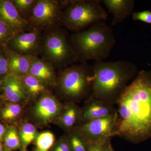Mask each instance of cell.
Segmentation results:
<instances>
[{
    "label": "cell",
    "instance_id": "1",
    "mask_svg": "<svg viewBox=\"0 0 151 151\" xmlns=\"http://www.w3.org/2000/svg\"><path fill=\"white\" fill-rule=\"evenodd\" d=\"M115 136L133 144L151 138V70H142L116 102Z\"/></svg>",
    "mask_w": 151,
    "mask_h": 151
},
{
    "label": "cell",
    "instance_id": "2",
    "mask_svg": "<svg viewBox=\"0 0 151 151\" xmlns=\"http://www.w3.org/2000/svg\"><path fill=\"white\" fill-rule=\"evenodd\" d=\"M92 66V92L89 97L113 105L139 72L134 63L126 60L97 61Z\"/></svg>",
    "mask_w": 151,
    "mask_h": 151
},
{
    "label": "cell",
    "instance_id": "3",
    "mask_svg": "<svg viewBox=\"0 0 151 151\" xmlns=\"http://www.w3.org/2000/svg\"><path fill=\"white\" fill-rule=\"evenodd\" d=\"M69 43L80 63L93 60L102 61L110 56L116 44L112 27L105 21L92 25L88 28L69 37Z\"/></svg>",
    "mask_w": 151,
    "mask_h": 151
},
{
    "label": "cell",
    "instance_id": "4",
    "mask_svg": "<svg viewBox=\"0 0 151 151\" xmlns=\"http://www.w3.org/2000/svg\"><path fill=\"white\" fill-rule=\"evenodd\" d=\"M108 17L102 0H66L61 25L74 33L105 22Z\"/></svg>",
    "mask_w": 151,
    "mask_h": 151
},
{
    "label": "cell",
    "instance_id": "5",
    "mask_svg": "<svg viewBox=\"0 0 151 151\" xmlns=\"http://www.w3.org/2000/svg\"><path fill=\"white\" fill-rule=\"evenodd\" d=\"M40 54L53 67L63 69L77 62L67 31L59 26L45 30Z\"/></svg>",
    "mask_w": 151,
    "mask_h": 151
},
{
    "label": "cell",
    "instance_id": "6",
    "mask_svg": "<svg viewBox=\"0 0 151 151\" xmlns=\"http://www.w3.org/2000/svg\"><path fill=\"white\" fill-rule=\"evenodd\" d=\"M92 75V65L87 63L72 64L62 69L59 78L60 89L64 96L72 100L87 94L90 96Z\"/></svg>",
    "mask_w": 151,
    "mask_h": 151
},
{
    "label": "cell",
    "instance_id": "7",
    "mask_svg": "<svg viewBox=\"0 0 151 151\" xmlns=\"http://www.w3.org/2000/svg\"><path fill=\"white\" fill-rule=\"evenodd\" d=\"M65 1L36 0L27 22L32 29L45 30L61 25Z\"/></svg>",
    "mask_w": 151,
    "mask_h": 151
},
{
    "label": "cell",
    "instance_id": "8",
    "mask_svg": "<svg viewBox=\"0 0 151 151\" xmlns=\"http://www.w3.org/2000/svg\"><path fill=\"white\" fill-rule=\"evenodd\" d=\"M117 114L83 123L77 128L87 143L103 145L115 137Z\"/></svg>",
    "mask_w": 151,
    "mask_h": 151
},
{
    "label": "cell",
    "instance_id": "9",
    "mask_svg": "<svg viewBox=\"0 0 151 151\" xmlns=\"http://www.w3.org/2000/svg\"><path fill=\"white\" fill-rule=\"evenodd\" d=\"M42 41V31L32 29L29 31L17 34L8 45H10L11 49L22 55L37 56L40 53Z\"/></svg>",
    "mask_w": 151,
    "mask_h": 151
},
{
    "label": "cell",
    "instance_id": "10",
    "mask_svg": "<svg viewBox=\"0 0 151 151\" xmlns=\"http://www.w3.org/2000/svg\"><path fill=\"white\" fill-rule=\"evenodd\" d=\"M0 20L9 25L17 34L32 29L28 22L20 15L12 1H0Z\"/></svg>",
    "mask_w": 151,
    "mask_h": 151
},
{
    "label": "cell",
    "instance_id": "11",
    "mask_svg": "<svg viewBox=\"0 0 151 151\" xmlns=\"http://www.w3.org/2000/svg\"><path fill=\"white\" fill-rule=\"evenodd\" d=\"M116 112L117 109L114 105L89 97L88 103L81 113V117L84 123L112 116Z\"/></svg>",
    "mask_w": 151,
    "mask_h": 151
},
{
    "label": "cell",
    "instance_id": "12",
    "mask_svg": "<svg viewBox=\"0 0 151 151\" xmlns=\"http://www.w3.org/2000/svg\"><path fill=\"white\" fill-rule=\"evenodd\" d=\"M109 13L113 15L111 26L121 23L132 15L134 9V0H102Z\"/></svg>",
    "mask_w": 151,
    "mask_h": 151
},
{
    "label": "cell",
    "instance_id": "13",
    "mask_svg": "<svg viewBox=\"0 0 151 151\" xmlns=\"http://www.w3.org/2000/svg\"><path fill=\"white\" fill-rule=\"evenodd\" d=\"M2 49L7 60L9 73L20 77L28 74L34 56L22 55L7 46L2 47Z\"/></svg>",
    "mask_w": 151,
    "mask_h": 151
},
{
    "label": "cell",
    "instance_id": "14",
    "mask_svg": "<svg viewBox=\"0 0 151 151\" xmlns=\"http://www.w3.org/2000/svg\"><path fill=\"white\" fill-rule=\"evenodd\" d=\"M2 85L5 96L12 102L18 103L27 97L20 76L9 73L3 78Z\"/></svg>",
    "mask_w": 151,
    "mask_h": 151
},
{
    "label": "cell",
    "instance_id": "15",
    "mask_svg": "<svg viewBox=\"0 0 151 151\" xmlns=\"http://www.w3.org/2000/svg\"><path fill=\"white\" fill-rule=\"evenodd\" d=\"M28 74L34 76L45 84H54L55 76L54 67L46 60L34 56Z\"/></svg>",
    "mask_w": 151,
    "mask_h": 151
},
{
    "label": "cell",
    "instance_id": "16",
    "mask_svg": "<svg viewBox=\"0 0 151 151\" xmlns=\"http://www.w3.org/2000/svg\"><path fill=\"white\" fill-rule=\"evenodd\" d=\"M60 108L56 100L52 96L45 95L42 97L36 106V116L41 121L49 122L59 113Z\"/></svg>",
    "mask_w": 151,
    "mask_h": 151
},
{
    "label": "cell",
    "instance_id": "17",
    "mask_svg": "<svg viewBox=\"0 0 151 151\" xmlns=\"http://www.w3.org/2000/svg\"><path fill=\"white\" fill-rule=\"evenodd\" d=\"M25 91L33 96H37L45 91V84L37 78L26 74L21 77Z\"/></svg>",
    "mask_w": 151,
    "mask_h": 151
},
{
    "label": "cell",
    "instance_id": "18",
    "mask_svg": "<svg viewBox=\"0 0 151 151\" xmlns=\"http://www.w3.org/2000/svg\"><path fill=\"white\" fill-rule=\"evenodd\" d=\"M79 112L78 109L73 105H68L61 118V123L65 128L70 129L76 123Z\"/></svg>",
    "mask_w": 151,
    "mask_h": 151
},
{
    "label": "cell",
    "instance_id": "19",
    "mask_svg": "<svg viewBox=\"0 0 151 151\" xmlns=\"http://www.w3.org/2000/svg\"><path fill=\"white\" fill-rule=\"evenodd\" d=\"M36 1V0H14L12 1L20 15L27 21Z\"/></svg>",
    "mask_w": 151,
    "mask_h": 151
},
{
    "label": "cell",
    "instance_id": "20",
    "mask_svg": "<svg viewBox=\"0 0 151 151\" xmlns=\"http://www.w3.org/2000/svg\"><path fill=\"white\" fill-rule=\"evenodd\" d=\"M69 138L71 151H88V144L80 132L77 130Z\"/></svg>",
    "mask_w": 151,
    "mask_h": 151
},
{
    "label": "cell",
    "instance_id": "21",
    "mask_svg": "<svg viewBox=\"0 0 151 151\" xmlns=\"http://www.w3.org/2000/svg\"><path fill=\"white\" fill-rule=\"evenodd\" d=\"M19 135L22 142L25 146H27L35 139L36 130L32 124H26L22 127Z\"/></svg>",
    "mask_w": 151,
    "mask_h": 151
},
{
    "label": "cell",
    "instance_id": "22",
    "mask_svg": "<svg viewBox=\"0 0 151 151\" xmlns=\"http://www.w3.org/2000/svg\"><path fill=\"white\" fill-rule=\"evenodd\" d=\"M16 33L6 23L0 20V46H7Z\"/></svg>",
    "mask_w": 151,
    "mask_h": 151
},
{
    "label": "cell",
    "instance_id": "23",
    "mask_svg": "<svg viewBox=\"0 0 151 151\" xmlns=\"http://www.w3.org/2000/svg\"><path fill=\"white\" fill-rule=\"evenodd\" d=\"M54 136L50 132L41 133L37 139V145L39 150L47 151L53 145Z\"/></svg>",
    "mask_w": 151,
    "mask_h": 151
},
{
    "label": "cell",
    "instance_id": "24",
    "mask_svg": "<svg viewBox=\"0 0 151 151\" xmlns=\"http://www.w3.org/2000/svg\"><path fill=\"white\" fill-rule=\"evenodd\" d=\"M4 140L6 146L9 148L17 149L20 146L19 138L16 129L14 127H10L8 129Z\"/></svg>",
    "mask_w": 151,
    "mask_h": 151
},
{
    "label": "cell",
    "instance_id": "25",
    "mask_svg": "<svg viewBox=\"0 0 151 151\" xmlns=\"http://www.w3.org/2000/svg\"><path fill=\"white\" fill-rule=\"evenodd\" d=\"M21 111L19 105L17 104H10L7 105L1 112V117L6 120L14 119L18 116Z\"/></svg>",
    "mask_w": 151,
    "mask_h": 151
},
{
    "label": "cell",
    "instance_id": "26",
    "mask_svg": "<svg viewBox=\"0 0 151 151\" xmlns=\"http://www.w3.org/2000/svg\"><path fill=\"white\" fill-rule=\"evenodd\" d=\"M132 17L134 20L139 21L151 24V12L150 10L134 12L132 14Z\"/></svg>",
    "mask_w": 151,
    "mask_h": 151
},
{
    "label": "cell",
    "instance_id": "27",
    "mask_svg": "<svg viewBox=\"0 0 151 151\" xmlns=\"http://www.w3.org/2000/svg\"><path fill=\"white\" fill-rule=\"evenodd\" d=\"M9 73L7 60L4 54L3 55L0 53V76H6Z\"/></svg>",
    "mask_w": 151,
    "mask_h": 151
},
{
    "label": "cell",
    "instance_id": "28",
    "mask_svg": "<svg viewBox=\"0 0 151 151\" xmlns=\"http://www.w3.org/2000/svg\"><path fill=\"white\" fill-rule=\"evenodd\" d=\"M88 151H103L102 144L99 143H87Z\"/></svg>",
    "mask_w": 151,
    "mask_h": 151
},
{
    "label": "cell",
    "instance_id": "29",
    "mask_svg": "<svg viewBox=\"0 0 151 151\" xmlns=\"http://www.w3.org/2000/svg\"><path fill=\"white\" fill-rule=\"evenodd\" d=\"M55 151H71L69 142H63L58 146Z\"/></svg>",
    "mask_w": 151,
    "mask_h": 151
},
{
    "label": "cell",
    "instance_id": "30",
    "mask_svg": "<svg viewBox=\"0 0 151 151\" xmlns=\"http://www.w3.org/2000/svg\"><path fill=\"white\" fill-rule=\"evenodd\" d=\"M111 139H108L103 146V151H115L111 142Z\"/></svg>",
    "mask_w": 151,
    "mask_h": 151
},
{
    "label": "cell",
    "instance_id": "31",
    "mask_svg": "<svg viewBox=\"0 0 151 151\" xmlns=\"http://www.w3.org/2000/svg\"><path fill=\"white\" fill-rule=\"evenodd\" d=\"M5 133L4 127L1 124H0V142L3 139V137Z\"/></svg>",
    "mask_w": 151,
    "mask_h": 151
},
{
    "label": "cell",
    "instance_id": "32",
    "mask_svg": "<svg viewBox=\"0 0 151 151\" xmlns=\"http://www.w3.org/2000/svg\"><path fill=\"white\" fill-rule=\"evenodd\" d=\"M0 151H2V146L1 144H0Z\"/></svg>",
    "mask_w": 151,
    "mask_h": 151
},
{
    "label": "cell",
    "instance_id": "33",
    "mask_svg": "<svg viewBox=\"0 0 151 151\" xmlns=\"http://www.w3.org/2000/svg\"><path fill=\"white\" fill-rule=\"evenodd\" d=\"M2 86V81H0V88Z\"/></svg>",
    "mask_w": 151,
    "mask_h": 151
},
{
    "label": "cell",
    "instance_id": "34",
    "mask_svg": "<svg viewBox=\"0 0 151 151\" xmlns=\"http://www.w3.org/2000/svg\"><path fill=\"white\" fill-rule=\"evenodd\" d=\"M3 151H10L9 150H7V149H5V150H4Z\"/></svg>",
    "mask_w": 151,
    "mask_h": 151
},
{
    "label": "cell",
    "instance_id": "35",
    "mask_svg": "<svg viewBox=\"0 0 151 151\" xmlns=\"http://www.w3.org/2000/svg\"><path fill=\"white\" fill-rule=\"evenodd\" d=\"M36 151H47L42 150H37Z\"/></svg>",
    "mask_w": 151,
    "mask_h": 151
},
{
    "label": "cell",
    "instance_id": "36",
    "mask_svg": "<svg viewBox=\"0 0 151 151\" xmlns=\"http://www.w3.org/2000/svg\"><path fill=\"white\" fill-rule=\"evenodd\" d=\"M0 47H1V46H0Z\"/></svg>",
    "mask_w": 151,
    "mask_h": 151
}]
</instances>
